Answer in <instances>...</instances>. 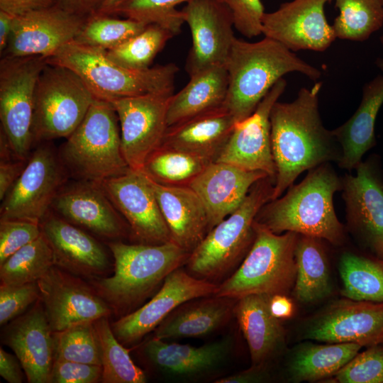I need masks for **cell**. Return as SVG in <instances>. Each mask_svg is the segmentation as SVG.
I'll list each match as a JSON object with an SVG mask.
<instances>
[{"instance_id":"cell-1","label":"cell","mask_w":383,"mask_h":383,"mask_svg":"<svg viewBox=\"0 0 383 383\" xmlns=\"http://www.w3.org/2000/svg\"><path fill=\"white\" fill-rule=\"evenodd\" d=\"M322 83L301 88L292 102L277 101L270 116L272 156L276 168L272 199L291 187L306 170L339 161L341 148L333 131L326 128L319 113Z\"/></svg>"},{"instance_id":"cell-2","label":"cell","mask_w":383,"mask_h":383,"mask_svg":"<svg viewBox=\"0 0 383 383\" xmlns=\"http://www.w3.org/2000/svg\"><path fill=\"white\" fill-rule=\"evenodd\" d=\"M342 187L343 178L328 162L321 164L309 170L283 196L264 204L255 221L277 234L292 231L340 245L345 239L344 228L333 199Z\"/></svg>"},{"instance_id":"cell-3","label":"cell","mask_w":383,"mask_h":383,"mask_svg":"<svg viewBox=\"0 0 383 383\" xmlns=\"http://www.w3.org/2000/svg\"><path fill=\"white\" fill-rule=\"evenodd\" d=\"M225 67L228 87L223 106L236 123L250 116L286 74L297 72L314 81L321 75L318 69L267 37L255 43L235 37Z\"/></svg>"},{"instance_id":"cell-4","label":"cell","mask_w":383,"mask_h":383,"mask_svg":"<svg viewBox=\"0 0 383 383\" xmlns=\"http://www.w3.org/2000/svg\"><path fill=\"white\" fill-rule=\"evenodd\" d=\"M114 273L94 282L96 293L123 316L145 300L174 270L187 264L189 252L172 241L161 244L109 243Z\"/></svg>"},{"instance_id":"cell-5","label":"cell","mask_w":383,"mask_h":383,"mask_svg":"<svg viewBox=\"0 0 383 383\" xmlns=\"http://www.w3.org/2000/svg\"><path fill=\"white\" fill-rule=\"evenodd\" d=\"M46 62L72 70L96 99L109 102L149 94H172L179 71L174 63L143 70L129 69L111 60L106 50L74 40L63 45Z\"/></svg>"},{"instance_id":"cell-6","label":"cell","mask_w":383,"mask_h":383,"mask_svg":"<svg viewBox=\"0 0 383 383\" xmlns=\"http://www.w3.org/2000/svg\"><path fill=\"white\" fill-rule=\"evenodd\" d=\"M117 118L110 102L94 99L58 151L68 174L80 181L100 183L131 169L123 154Z\"/></svg>"},{"instance_id":"cell-7","label":"cell","mask_w":383,"mask_h":383,"mask_svg":"<svg viewBox=\"0 0 383 383\" xmlns=\"http://www.w3.org/2000/svg\"><path fill=\"white\" fill-rule=\"evenodd\" d=\"M274 184L270 177L258 180L240 206L208 232L186 264L194 276L207 280L224 276L244 259L255 239V217L272 200Z\"/></svg>"},{"instance_id":"cell-8","label":"cell","mask_w":383,"mask_h":383,"mask_svg":"<svg viewBox=\"0 0 383 383\" xmlns=\"http://www.w3.org/2000/svg\"><path fill=\"white\" fill-rule=\"evenodd\" d=\"M253 243L235 272L218 286L214 296L238 299L250 294H286L295 282L299 234H277L254 222Z\"/></svg>"},{"instance_id":"cell-9","label":"cell","mask_w":383,"mask_h":383,"mask_svg":"<svg viewBox=\"0 0 383 383\" xmlns=\"http://www.w3.org/2000/svg\"><path fill=\"white\" fill-rule=\"evenodd\" d=\"M94 99L74 72L47 63L35 92L34 143L68 138L81 123Z\"/></svg>"},{"instance_id":"cell-10","label":"cell","mask_w":383,"mask_h":383,"mask_svg":"<svg viewBox=\"0 0 383 383\" xmlns=\"http://www.w3.org/2000/svg\"><path fill=\"white\" fill-rule=\"evenodd\" d=\"M42 56L3 57L0 62L1 129L15 158L26 160L34 144L33 119L35 92L47 65Z\"/></svg>"},{"instance_id":"cell-11","label":"cell","mask_w":383,"mask_h":383,"mask_svg":"<svg viewBox=\"0 0 383 383\" xmlns=\"http://www.w3.org/2000/svg\"><path fill=\"white\" fill-rule=\"evenodd\" d=\"M67 174L58 152L46 142L40 143L1 201V219L40 223L65 185Z\"/></svg>"},{"instance_id":"cell-12","label":"cell","mask_w":383,"mask_h":383,"mask_svg":"<svg viewBox=\"0 0 383 383\" xmlns=\"http://www.w3.org/2000/svg\"><path fill=\"white\" fill-rule=\"evenodd\" d=\"M172 94H149L110 101L120 123L123 154L131 170L142 171L148 156L162 144Z\"/></svg>"},{"instance_id":"cell-13","label":"cell","mask_w":383,"mask_h":383,"mask_svg":"<svg viewBox=\"0 0 383 383\" xmlns=\"http://www.w3.org/2000/svg\"><path fill=\"white\" fill-rule=\"evenodd\" d=\"M218 286L179 267L167 276L150 301L121 316L111 326V329L122 344L136 343L180 305L196 298L214 295Z\"/></svg>"},{"instance_id":"cell-14","label":"cell","mask_w":383,"mask_h":383,"mask_svg":"<svg viewBox=\"0 0 383 383\" xmlns=\"http://www.w3.org/2000/svg\"><path fill=\"white\" fill-rule=\"evenodd\" d=\"M40 298L52 332L109 316L111 306L86 283L54 265L38 282Z\"/></svg>"},{"instance_id":"cell-15","label":"cell","mask_w":383,"mask_h":383,"mask_svg":"<svg viewBox=\"0 0 383 383\" xmlns=\"http://www.w3.org/2000/svg\"><path fill=\"white\" fill-rule=\"evenodd\" d=\"M181 11L192 38L185 64L189 77L225 65L235 38L227 6L219 0H189Z\"/></svg>"},{"instance_id":"cell-16","label":"cell","mask_w":383,"mask_h":383,"mask_svg":"<svg viewBox=\"0 0 383 383\" xmlns=\"http://www.w3.org/2000/svg\"><path fill=\"white\" fill-rule=\"evenodd\" d=\"M99 184L141 243L172 241L154 190L142 171L130 169Z\"/></svg>"},{"instance_id":"cell-17","label":"cell","mask_w":383,"mask_h":383,"mask_svg":"<svg viewBox=\"0 0 383 383\" xmlns=\"http://www.w3.org/2000/svg\"><path fill=\"white\" fill-rule=\"evenodd\" d=\"M355 175L343 178L349 227L364 245L383 259V177L374 157L361 162Z\"/></svg>"},{"instance_id":"cell-18","label":"cell","mask_w":383,"mask_h":383,"mask_svg":"<svg viewBox=\"0 0 383 383\" xmlns=\"http://www.w3.org/2000/svg\"><path fill=\"white\" fill-rule=\"evenodd\" d=\"M87 18L56 4L16 16L8 45L1 56L48 58L75 40Z\"/></svg>"},{"instance_id":"cell-19","label":"cell","mask_w":383,"mask_h":383,"mask_svg":"<svg viewBox=\"0 0 383 383\" xmlns=\"http://www.w3.org/2000/svg\"><path fill=\"white\" fill-rule=\"evenodd\" d=\"M331 0H293L265 13L262 33L292 51L326 50L336 38L324 8Z\"/></svg>"},{"instance_id":"cell-20","label":"cell","mask_w":383,"mask_h":383,"mask_svg":"<svg viewBox=\"0 0 383 383\" xmlns=\"http://www.w3.org/2000/svg\"><path fill=\"white\" fill-rule=\"evenodd\" d=\"M287 81L280 79L269 91L255 111L235 123L216 162L234 165L251 171H261L274 179L276 168L270 136L271 109L284 91Z\"/></svg>"},{"instance_id":"cell-21","label":"cell","mask_w":383,"mask_h":383,"mask_svg":"<svg viewBox=\"0 0 383 383\" xmlns=\"http://www.w3.org/2000/svg\"><path fill=\"white\" fill-rule=\"evenodd\" d=\"M305 338L371 346L383 343V302L340 300L309 325Z\"/></svg>"},{"instance_id":"cell-22","label":"cell","mask_w":383,"mask_h":383,"mask_svg":"<svg viewBox=\"0 0 383 383\" xmlns=\"http://www.w3.org/2000/svg\"><path fill=\"white\" fill-rule=\"evenodd\" d=\"M51 209L68 222L99 237L114 240L127 234L128 223L99 183L79 180L65 185Z\"/></svg>"},{"instance_id":"cell-23","label":"cell","mask_w":383,"mask_h":383,"mask_svg":"<svg viewBox=\"0 0 383 383\" xmlns=\"http://www.w3.org/2000/svg\"><path fill=\"white\" fill-rule=\"evenodd\" d=\"M4 341L19 360L28 382H51L53 332L40 299L32 309L7 326Z\"/></svg>"},{"instance_id":"cell-24","label":"cell","mask_w":383,"mask_h":383,"mask_svg":"<svg viewBox=\"0 0 383 383\" xmlns=\"http://www.w3.org/2000/svg\"><path fill=\"white\" fill-rule=\"evenodd\" d=\"M40 225L52 250L55 266L86 277L100 275L108 269L109 262L104 248L82 228L50 211Z\"/></svg>"},{"instance_id":"cell-25","label":"cell","mask_w":383,"mask_h":383,"mask_svg":"<svg viewBox=\"0 0 383 383\" xmlns=\"http://www.w3.org/2000/svg\"><path fill=\"white\" fill-rule=\"evenodd\" d=\"M266 177L263 172L226 162L210 163L189 185L204 205L209 231L235 211L253 184Z\"/></svg>"},{"instance_id":"cell-26","label":"cell","mask_w":383,"mask_h":383,"mask_svg":"<svg viewBox=\"0 0 383 383\" xmlns=\"http://www.w3.org/2000/svg\"><path fill=\"white\" fill-rule=\"evenodd\" d=\"M152 186L172 241L191 252L208 233L206 209L189 186L157 183L147 177Z\"/></svg>"},{"instance_id":"cell-27","label":"cell","mask_w":383,"mask_h":383,"mask_svg":"<svg viewBox=\"0 0 383 383\" xmlns=\"http://www.w3.org/2000/svg\"><path fill=\"white\" fill-rule=\"evenodd\" d=\"M235 123L223 106L168 126L161 145L216 162Z\"/></svg>"},{"instance_id":"cell-28","label":"cell","mask_w":383,"mask_h":383,"mask_svg":"<svg viewBox=\"0 0 383 383\" xmlns=\"http://www.w3.org/2000/svg\"><path fill=\"white\" fill-rule=\"evenodd\" d=\"M375 63L382 74L364 85L360 104L354 114L332 130L341 148L338 164L344 170L355 169L363 155L376 144L375 122L383 105V56Z\"/></svg>"},{"instance_id":"cell-29","label":"cell","mask_w":383,"mask_h":383,"mask_svg":"<svg viewBox=\"0 0 383 383\" xmlns=\"http://www.w3.org/2000/svg\"><path fill=\"white\" fill-rule=\"evenodd\" d=\"M271 296L250 294L238 299L233 314L248 343L252 365H263L283 346L285 331L270 312Z\"/></svg>"},{"instance_id":"cell-30","label":"cell","mask_w":383,"mask_h":383,"mask_svg":"<svg viewBox=\"0 0 383 383\" xmlns=\"http://www.w3.org/2000/svg\"><path fill=\"white\" fill-rule=\"evenodd\" d=\"M230 348L231 340L227 338L194 347L153 337L143 344V352L147 360L161 371L190 376L213 369L228 355Z\"/></svg>"},{"instance_id":"cell-31","label":"cell","mask_w":383,"mask_h":383,"mask_svg":"<svg viewBox=\"0 0 383 383\" xmlns=\"http://www.w3.org/2000/svg\"><path fill=\"white\" fill-rule=\"evenodd\" d=\"M232 299L200 297L177 307L155 329L156 338L200 337L219 328L233 313Z\"/></svg>"},{"instance_id":"cell-32","label":"cell","mask_w":383,"mask_h":383,"mask_svg":"<svg viewBox=\"0 0 383 383\" xmlns=\"http://www.w3.org/2000/svg\"><path fill=\"white\" fill-rule=\"evenodd\" d=\"M228 87L225 65L215 66L191 76L187 85L170 97L167 127L223 106Z\"/></svg>"},{"instance_id":"cell-33","label":"cell","mask_w":383,"mask_h":383,"mask_svg":"<svg viewBox=\"0 0 383 383\" xmlns=\"http://www.w3.org/2000/svg\"><path fill=\"white\" fill-rule=\"evenodd\" d=\"M321 238L299 234L295 248V298L309 304L328 296L331 284L327 255Z\"/></svg>"},{"instance_id":"cell-34","label":"cell","mask_w":383,"mask_h":383,"mask_svg":"<svg viewBox=\"0 0 383 383\" xmlns=\"http://www.w3.org/2000/svg\"><path fill=\"white\" fill-rule=\"evenodd\" d=\"M362 347L352 343L304 344L296 350L291 360L292 379L295 382H313L334 376Z\"/></svg>"},{"instance_id":"cell-35","label":"cell","mask_w":383,"mask_h":383,"mask_svg":"<svg viewBox=\"0 0 383 383\" xmlns=\"http://www.w3.org/2000/svg\"><path fill=\"white\" fill-rule=\"evenodd\" d=\"M339 272L342 294L355 301L383 302V259L344 252Z\"/></svg>"},{"instance_id":"cell-36","label":"cell","mask_w":383,"mask_h":383,"mask_svg":"<svg viewBox=\"0 0 383 383\" xmlns=\"http://www.w3.org/2000/svg\"><path fill=\"white\" fill-rule=\"evenodd\" d=\"M210 163L184 151L160 145L148 156L142 172L162 184L189 186Z\"/></svg>"},{"instance_id":"cell-37","label":"cell","mask_w":383,"mask_h":383,"mask_svg":"<svg viewBox=\"0 0 383 383\" xmlns=\"http://www.w3.org/2000/svg\"><path fill=\"white\" fill-rule=\"evenodd\" d=\"M339 15L332 25L336 38L362 42L383 26L382 0H335Z\"/></svg>"},{"instance_id":"cell-38","label":"cell","mask_w":383,"mask_h":383,"mask_svg":"<svg viewBox=\"0 0 383 383\" xmlns=\"http://www.w3.org/2000/svg\"><path fill=\"white\" fill-rule=\"evenodd\" d=\"M101 354L104 383H145L146 376L132 360L128 350L115 336L108 316L94 321Z\"/></svg>"},{"instance_id":"cell-39","label":"cell","mask_w":383,"mask_h":383,"mask_svg":"<svg viewBox=\"0 0 383 383\" xmlns=\"http://www.w3.org/2000/svg\"><path fill=\"white\" fill-rule=\"evenodd\" d=\"M54 265L52 250L41 233L0 265L1 284L20 285L38 282Z\"/></svg>"},{"instance_id":"cell-40","label":"cell","mask_w":383,"mask_h":383,"mask_svg":"<svg viewBox=\"0 0 383 383\" xmlns=\"http://www.w3.org/2000/svg\"><path fill=\"white\" fill-rule=\"evenodd\" d=\"M174 35L157 24H148L141 32L120 45L106 51L107 56L125 67L150 68L156 55Z\"/></svg>"},{"instance_id":"cell-41","label":"cell","mask_w":383,"mask_h":383,"mask_svg":"<svg viewBox=\"0 0 383 383\" xmlns=\"http://www.w3.org/2000/svg\"><path fill=\"white\" fill-rule=\"evenodd\" d=\"M147 26L130 18L118 19L111 15L95 13L87 18L74 41L107 51L135 36Z\"/></svg>"},{"instance_id":"cell-42","label":"cell","mask_w":383,"mask_h":383,"mask_svg":"<svg viewBox=\"0 0 383 383\" xmlns=\"http://www.w3.org/2000/svg\"><path fill=\"white\" fill-rule=\"evenodd\" d=\"M55 360L101 365V354L93 322L53 332Z\"/></svg>"},{"instance_id":"cell-43","label":"cell","mask_w":383,"mask_h":383,"mask_svg":"<svg viewBox=\"0 0 383 383\" xmlns=\"http://www.w3.org/2000/svg\"><path fill=\"white\" fill-rule=\"evenodd\" d=\"M189 0H126L112 13L145 24H157L174 36L181 32L184 23L177 6Z\"/></svg>"},{"instance_id":"cell-44","label":"cell","mask_w":383,"mask_h":383,"mask_svg":"<svg viewBox=\"0 0 383 383\" xmlns=\"http://www.w3.org/2000/svg\"><path fill=\"white\" fill-rule=\"evenodd\" d=\"M334 377L340 383H383V343L358 353Z\"/></svg>"},{"instance_id":"cell-45","label":"cell","mask_w":383,"mask_h":383,"mask_svg":"<svg viewBox=\"0 0 383 383\" xmlns=\"http://www.w3.org/2000/svg\"><path fill=\"white\" fill-rule=\"evenodd\" d=\"M40 223L18 219L0 221V265L41 235Z\"/></svg>"},{"instance_id":"cell-46","label":"cell","mask_w":383,"mask_h":383,"mask_svg":"<svg viewBox=\"0 0 383 383\" xmlns=\"http://www.w3.org/2000/svg\"><path fill=\"white\" fill-rule=\"evenodd\" d=\"M40 298L37 282L20 285L2 284L0 287V324L5 325L21 315Z\"/></svg>"},{"instance_id":"cell-47","label":"cell","mask_w":383,"mask_h":383,"mask_svg":"<svg viewBox=\"0 0 383 383\" xmlns=\"http://www.w3.org/2000/svg\"><path fill=\"white\" fill-rule=\"evenodd\" d=\"M231 13L234 28L252 38L262 34L265 12L261 0H219Z\"/></svg>"},{"instance_id":"cell-48","label":"cell","mask_w":383,"mask_h":383,"mask_svg":"<svg viewBox=\"0 0 383 383\" xmlns=\"http://www.w3.org/2000/svg\"><path fill=\"white\" fill-rule=\"evenodd\" d=\"M102 366L55 360L51 372L52 383H96L101 381Z\"/></svg>"},{"instance_id":"cell-49","label":"cell","mask_w":383,"mask_h":383,"mask_svg":"<svg viewBox=\"0 0 383 383\" xmlns=\"http://www.w3.org/2000/svg\"><path fill=\"white\" fill-rule=\"evenodd\" d=\"M26 160L10 158L0 161V199L2 201L23 171Z\"/></svg>"},{"instance_id":"cell-50","label":"cell","mask_w":383,"mask_h":383,"mask_svg":"<svg viewBox=\"0 0 383 383\" xmlns=\"http://www.w3.org/2000/svg\"><path fill=\"white\" fill-rule=\"evenodd\" d=\"M55 4V0H0V10L16 16Z\"/></svg>"},{"instance_id":"cell-51","label":"cell","mask_w":383,"mask_h":383,"mask_svg":"<svg viewBox=\"0 0 383 383\" xmlns=\"http://www.w3.org/2000/svg\"><path fill=\"white\" fill-rule=\"evenodd\" d=\"M22 365L16 356L0 348V375L9 383H21Z\"/></svg>"},{"instance_id":"cell-52","label":"cell","mask_w":383,"mask_h":383,"mask_svg":"<svg viewBox=\"0 0 383 383\" xmlns=\"http://www.w3.org/2000/svg\"><path fill=\"white\" fill-rule=\"evenodd\" d=\"M265 365H252L250 368L220 378L216 383H255L264 382L267 377Z\"/></svg>"},{"instance_id":"cell-53","label":"cell","mask_w":383,"mask_h":383,"mask_svg":"<svg viewBox=\"0 0 383 383\" xmlns=\"http://www.w3.org/2000/svg\"><path fill=\"white\" fill-rule=\"evenodd\" d=\"M105 0H55L56 4L77 15L88 18L97 13Z\"/></svg>"},{"instance_id":"cell-54","label":"cell","mask_w":383,"mask_h":383,"mask_svg":"<svg viewBox=\"0 0 383 383\" xmlns=\"http://www.w3.org/2000/svg\"><path fill=\"white\" fill-rule=\"evenodd\" d=\"M269 307L271 313L279 319L289 318L294 313L292 301L284 294L271 296Z\"/></svg>"},{"instance_id":"cell-55","label":"cell","mask_w":383,"mask_h":383,"mask_svg":"<svg viewBox=\"0 0 383 383\" xmlns=\"http://www.w3.org/2000/svg\"><path fill=\"white\" fill-rule=\"evenodd\" d=\"M15 16L0 10V54L8 45L13 26Z\"/></svg>"},{"instance_id":"cell-56","label":"cell","mask_w":383,"mask_h":383,"mask_svg":"<svg viewBox=\"0 0 383 383\" xmlns=\"http://www.w3.org/2000/svg\"><path fill=\"white\" fill-rule=\"evenodd\" d=\"M126 0H105L97 13L111 15L113 11Z\"/></svg>"},{"instance_id":"cell-57","label":"cell","mask_w":383,"mask_h":383,"mask_svg":"<svg viewBox=\"0 0 383 383\" xmlns=\"http://www.w3.org/2000/svg\"><path fill=\"white\" fill-rule=\"evenodd\" d=\"M382 2H383V0H382ZM380 43H381V45L382 46V48H383V34L380 37Z\"/></svg>"}]
</instances>
